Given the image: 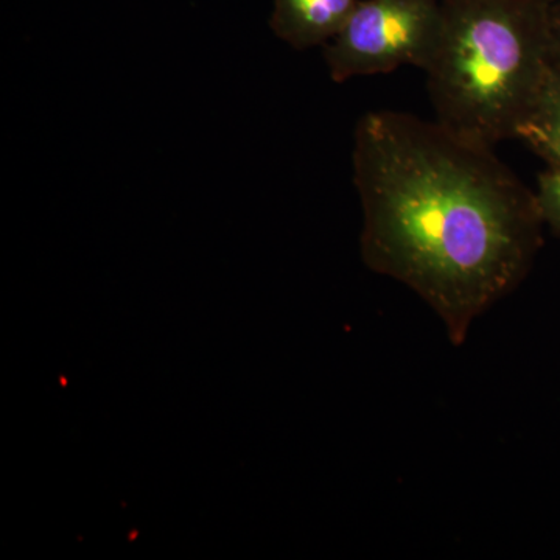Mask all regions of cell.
Returning <instances> with one entry per match:
<instances>
[{
    "instance_id": "obj_1",
    "label": "cell",
    "mask_w": 560,
    "mask_h": 560,
    "mask_svg": "<svg viewBox=\"0 0 560 560\" xmlns=\"http://www.w3.org/2000/svg\"><path fill=\"white\" fill-rule=\"evenodd\" d=\"M352 158L364 261L415 291L463 345L533 268L545 228L536 195L492 147L397 110L361 117Z\"/></svg>"
},
{
    "instance_id": "obj_2",
    "label": "cell",
    "mask_w": 560,
    "mask_h": 560,
    "mask_svg": "<svg viewBox=\"0 0 560 560\" xmlns=\"http://www.w3.org/2000/svg\"><path fill=\"white\" fill-rule=\"evenodd\" d=\"M551 0H441L423 70L448 130L492 147L515 138L552 65Z\"/></svg>"
},
{
    "instance_id": "obj_3",
    "label": "cell",
    "mask_w": 560,
    "mask_h": 560,
    "mask_svg": "<svg viewBox=\"0 0 560 560\" xmlns=\"http://www.w3.org/2000/svg\"><path fill=\"white\" fill-rule=\"evenodd\" d=\"M441 25V0H360L340 32L326 44L331 80L423 69Z\"/></svg>"
},
{
    "instance_id": "obj_4",
    "label": "cell",
    "mask_w": 560,
    "mask_h": 560,
    "mask_svg": "<svg viewBox=\"0 0 560 560\" xmlns=\"http://www.w3.org/2000/svg\"><path fill=\"white\" fill-rule=\"evenodd\" d=\"M360 0H275L270 25L293 49L326 46L349 20Z\"/></svg>"
},
{
    "instance_id": "obj_5",
    "label": "cell",
    "mask_w": 560,
    "mask_h": 560,
    "mask_svg": "<svg viewBox=\"0 0 560 560\" xmlns=\"http://www.w3.org/2000/svg\"><path fill=\"white\" fill-rule=\"evenodd\" d=\"M515 138L522 139L548 165L560 162V62L552 61Z\"/></svg>"
},
{
    "instance_id": "obj_6",
    "label": "cell",
    "mask_w": 560,
    "mask_h": 560,
    "mask_svg": "<svg viewBox=\"0 0 560 560\" xmlns=\"http://www.w3.org/2000/svg\"><path fill=\"white\" fill-rule=\"evenodd\" d=\"M534 195L545 226L560 237V162L541 173Z\"/></svg>"
},
{
    "instance_id": "obj_7",
    "label": "cell",
    "mask_w": 560,
    "mask_h": 560,
    "mask_svg": "<svg viewBox=\"0 0 560 560\" xmlns=\"http://www.w3.org/2000/svg\"><path fill=\"white\" fill-rule=\"evenodd\" d=\"M550 32L552 61L560 62V10L551 9L550 3Z\"/></svg>"
}]
</instances>
